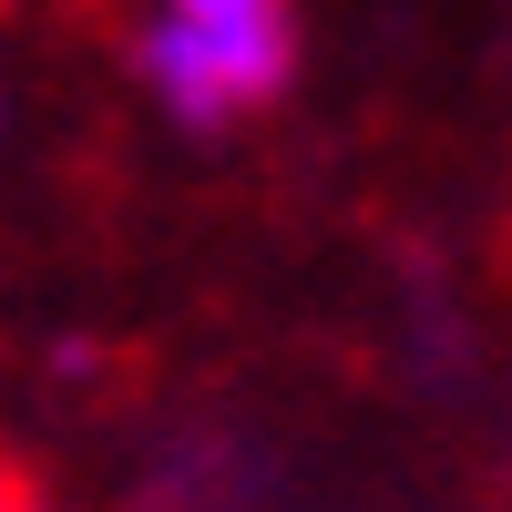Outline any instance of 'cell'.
I'll use <instances>...</instances> for the list:
<instances>
[{
	"label": "cell",
	"instance_id": "cell-1",
	"mask_svg": "<svg viewBox=\"0 0 512 512\" xmlns=\"http://www.w3.org/2000/svg\"><path fill=\"white\" fill-rule=\"evenodd\" d=\"M297 72V0H144V93L216 134Z\"/></svg>",
	"mask_w": 512,
	"mask_h": 512
},
{
	"label": "cell",
	"instance_id": "cell-2",
	"mask_svg": "<svg viewBox=\"0 0 512 512\" xmlns=\"http://www.w3.org/2000/svg\"><path fill=\"white\" fill-rule=\"evenodd\" d=\"M11 512H41V502H11Z\"/></svg>",
	"mask_w": 512,
	"mask_h": 512
},
{
	"label": "cell",
	"instance_id": "cell-3",
	"mask_svg": "<svg viewBox=\"0 0 512 512\" xmlns=\"http://www.w3.org/2000/svg\"><path fill=\"white\" fill-rule=\"evenodd\" d=\"M0 512H11V492H0Z\"/></svg>",
	"mask_w": 512,
	"mask_h": 512
}]
</instances>
